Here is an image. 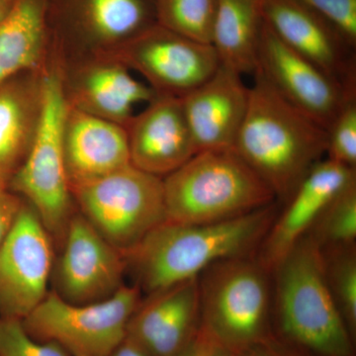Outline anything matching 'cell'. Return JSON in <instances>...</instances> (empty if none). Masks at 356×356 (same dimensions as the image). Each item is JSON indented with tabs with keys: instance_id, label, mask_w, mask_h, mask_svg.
Masks as SVG:
<instances>
[{
	"instance_id": "6da1fadb",
	"label": "cell",
	"mask_w": 356,
	"mask_h": 356,
	"mask_svg": "<svg viewBox=\"0 0 356 356\" xmlns=\"http://www.w3.org/2000/svg\"><path fill=\"white\" fill-rule=\"evenodd\" d=\"M280 208L276 201L245 216L214 224L166 221L124 254L127 268L147 295L193 280L214 262L255 254Z\"/></svg>"
},
{
	"instance_id": "7a4b0ae2",
	"label": "cell",
	"mask_w": 356,
	"mask_h": 356,
	"mask_svg": "<svg viewBox=\"0 0 356 356\" xmlns=\"http://www.w3.org/2000/svg\"><path fill=\"white\" fill-rule=\"evenodd\" d=\"M327 145V130L255 72L233 149L273 189L281 205L322 161Z\"/></svg>"
},
{
	"instance_id": "3957f363",
	"label": "cell",
	"mask_w": 356,
	"mask_h": 356,
	"mask_svg": "<svg viewBox=\"0 0 356 356\" xmlns=\"http://www.w3.org/2000/svg\"><path fill=\"white\" fill-rule=\"evenodd\" d=\"M274 336L318 356H355L334 303L321 248L306 234L271 271Z\"/></svg>"
},
{
	"instance_id": "277c9868",
	"label": "cell",
	"mask_w": 356,
	"mask_h": 356,
	"mask_svg": "<svg viewBox=\"0 0 356 356\" xmlns=\"http://www.w3.org/2000/svg\"><path fill=\"white\" fill-rule=\"evenodd\" d=\"M163 181L168 221L178 224L228 221L277 201L234 149L197 153Z\"/></svg>"
},
{
	"instance_id": "5b68a950",
	"label": "cell",
	"mask_w": 356,
	"mask_h": 356,
	"mask_svg": "<svg viewBox=\"0 0 356 356\" xmlns=\"http://www.w3.org/2000/svg\"><path fill=\"white\" fill-rule=\"evenodd\" d=\"M197 280L200 324L232 355L273 336L271 273L255 254L214 262Z\"/></svg>"
},
{
	"instance_id": "8992f818",
	"label": "cell",
	"mask_w": 356,
	"mask_h": 356,
	"mask_svg": "<svg viewBox=\"0 0 356 356\" xmlns=\"http://www.w3.org/2000/svg\"><path fill=\"white\" fill-rule=\"evenodd\" d=\"M70 105L57 72L40 84L38 121L31 146L8 188L24 196L49 232L64 240L70 215V188L65 159V126Z\"/></svg>"
},
{
	"instance_id": "52a82bcc",
	"label": "cell",
	"mask_w": 356,
	"mask_h": 356,
	"mask_svg": "<svg viewBox=\"0 0 356 356\" xmlns=\"http://www.w3.org/2000/svg\"><path fill=\"white\" fill-rule=\"evenodd\" d=\"M83 216L122 254L168 221L163 178L129 165L72 189Z\"/></svg>"
},
{
	"instance_id": "ba28073f",
	"label": "cell",
	"mask_w": 356,
	"mask_h": 356,
	"mask_svg": "<svg viewBox=\"0 0 356 356\" xmlns=\"http://www.w3.org/2000/svg\"><path fill=\"white\" fill-rule=\"evenodd\" d=\"M140 295L137 285H123L108 299L76 305L48 293L22 323L30 336L60 344L72 356H108L127 337Z\"/></svg>"
},
{
	"instance_id": "9c48e42d",
	"label": "cell",
	"mask_w": 356,
	"mask_h": 356,
	"mask_svg": "<svg viewBox=\"0 0 356 356\" xmlns=\"http://www.w3.org/2000/svg\"><path fill=\"white\" fill-rule=\"evenodd\" d=\"M117 62L140 72L156 95L182 98L219 69L214 47L149 26L121 44Z\"/></svg>"
},
{
	"instance_id": "30bf717a",
	"label": "cell",
	"mask_w": 356,
	"mask_h": 356,
	"mask_svg": "<svg viewBox=\"0 0 356 356\" xmlns=\"http://www.w3.org/2000/svg\"><path fill=\"white\" fill-rule=\"evenodd\" d=\"M51 236L32 207L23 205L0 245V318L23 321L48 294Z\"/></svg>"
},
{
	"instance_id": "8fae6325",
	"label": "cell",
	"mask_w": 356,
	"mask_h": 356,
	"mask_svg": "<svg viewBox=\"0 0 356 356\" xmlns=\"http://www.w3.org/2000/svg\"><path fill=\"white\" fill-rule=\"evenodd\" d=\"M257 72L290 104L325 130L346 102L356 96V89L346 88L283 43L266 22Z\"/></svg>"
},
{
	"instance_id": "7c38bea8",
	"label": "cell",
	"mask_w": 356,
	"mask_h": 356,
	"mask_svg": "<svg viewBox=\"0 0 356 356\" xmlns=\"http://www.w3.org/2000/svg\"><path fill=\"white\" fill-rule=\"evenodd\" d=\"M57 271L58 291L76 305L108 299L123 286L127 264L124 254L83 216H72L64 236Z\"/></svg>"
},
{
	"instance_id": "4fadbf2b",
	"label": "cell",
	"mask_w": 356,
	"mask_h": 356,
	"mask_svg": "<svg viewBox=\"0 0 356 356\" xmlns=\"http://www.w3.org/2000/svg\"><path fill=\"white\" fill-rule=\"evenodd\" d=\"M266 24L290 49L356 89V44L324 16L295 0H267Z\"/></svg>"
},
{
	"instance_id": "5bb4252c",
	"label": "cell",
	"mask_w": 356,
	"mask_h": 356,
	"mask_svg": "<svg viewBox=\"0 0 356 356\" xmlns=\"http://www.w3.org/2000/svg\"><path fill=\"white\" fill-rule=\"evenodd\" d=\"M356 181V168L331 159L314 165L291 198L278 213L255 257L269 273L280 264L300 238L310 231L321 213L339 192Z\"/></svg>"
},
{
	"instance_id": "9a60e30c",
	"label": "cell",
	"mask_w": 356,
	"mask_h": 356,
	"mask_svg": "<svg viewBox=\"0 0 356 356\" xmlns=\"http://www.w3.org/2000/svg\"><path fill=\"white\" fill-rule=\"evenodd\" d=\"M131 165L166 177L197 154L181 98L156 95L126 126Z\"/></svg>"
},
{
	"instance_id": "2e32d148",
	"label": "cell",
	"mask_w": 356,
	"mask_h": 356,
	"mask_svg": "<svg viewBox=\"0 0 356 356\" xmlns=\"http://www.w3.org/2000/svg\"><path fill=\"white\" fill-rule=\"evenodd\" d=\"M242 77L221 65L205 83L181 98L197 153L234 149L250 96Z\"/></svg>"
},
{
	"instance_id": "e0dca14e",
	"label": "cell",
	"mask_w": 356,
	"mask_h": 356,
	"mask_svg": "<svg viewBox=\"0 0 356 356\" xmlns=\"http://www.w3.org/2000/svg\"><path fill=\"white\" fill-rule=\"evenodd\" d=\"M200 327L197 277L147 295L129 322L127 337L154 356H177Z\"/></svg>"
},
{
	"instance_id": "ac0fdd59",
	"label": "cell",
	"mask_w": 356,
	"mask_h": 356,
	"mask_svg": "<svg viewBox=\"0 0 356 356\" xmlns=\"http://www.w3.org/2000/svg\"><path fill=\"white\" fill-rule=\"evenodd\" d=\"M64 144L72 189L131 165L126 127L79 107L70 106Z\"/></svg>"
},
{
	"instance_id": "d6986e66",
	"label": "cell",
	"mask_w": 356,
	"mask_h": 356,
	"mask_svg": "<svg viewBox=\"0 0 356 356\" xmlns=\"http://www.w3.org/2000/svg\"><path fill=\"white\" fill-rule=\"evenodd\" d=\"M267 0H216L212 46L222 67L254 76Z\"/></svg>"
},
{
	"instance_id": "ffe728a7",
	"label": "cell",
	"mask_w": 356,
	"mask_h": 356,
	"mask_svg": "<svg viewBox=\"0 0 356 356\" xmlns=\"http://www.w3.org/2000/svg\"><path fill=\"white\" fill-rule=\"evenodd\" d=\"M40 86L14 77L0 86V187L8 185L31 146L38 121Z\"/></svg>"
},
{
	"instance_id": "44dd1931",
	"label": "cell",
	"mask_w": 356,
	"mask_h": 356,
	"mask_svg": "<svg viewBox=\"0 0 356 356\" xmlns=\"http://www.w3.org/2000/svg\"><path fill=\"white\" fill-rule=\"evenodd\" d=\"M79 96V108L126 127L132 120L135 107L151 102L156 93L135 79L125 65L116 62L91 67L81 81Z\"/></svg>"
},
{
	"instance_id": "7402d4cb",
	"label": "cell",
	"mask_w": 356,
	"mask_h": 356,
	"mask_svg": "<svg viewBox=\"0 0 356 356\" xmlns=\"http://www.w3.org/2000/svg\"><path fill=\"white\" fill-rule=\"evenodd\" d=\"M44 16L42 0H13L0 22V86L38 63L44 41Z\"/></svg>"
},
{
	"instance_id": "603a6c76",
	"label": "cell",
	"mask_w": 356,
	"mask_h": 356,
	"mask_svg": "<svg viewBox=\"0 0 356 356\" xmlns=\"http://www.w3.org/2000/svg\"><path fill=\"white\" fill-rule=\"evenodd\" d=\"M320 248L327 287L355 341L356 243Z\"/></svg>"
},
{
	"instance_id": "cb8c5ba5",
	"label": "cell",
	"mask_w": 356,
	"mask_h": 356,
	"mask_svg": "<svg viewBox=\"0 0 356 356\" xmlns=\"http://www.w3.org/2000/svg\"><path fill=\"white\" fill-rule=\"evenodd\" d=\"M88 13L96 34L107 41L124 43L149 26L144 0H88Z\"/></svg>"
},
{
	"instance_id": "d4e9b609",
	"label": "cell",
	"mask_w": 356,
	"mask_h": 356,
	"mask_svg": "<svg viewBox=\"0 0 356 356\" xmlns=\"http://www.w3.org/2000/svg\"><path fill=\"white\" fill-rule=\"evenodd\" d=\"M158 24L180 36L212 44L216 0H154Z\"/></svg>"
},
{
	"instance_id": "484cf974",
	"label": "cell",
	"mask_w": 356,
	"mask_h": 356,
	"mask_svg": "<svg viewBox=\"0 0 356 356\" xmlns=\"http://www.w3.org/2000/svg\"><path fill=\"white\" fill-rule=\"evenodd\" d=\"M307 234L320 248L356 243V181L327 204Z\"/></svg>"
},
{
	"instance_id": "4316f807",
	"label": "cell",
	"mask_w": 356,
	"mask_h": 356,
	"mask_svg": "<svg viewBox=\"0 0 356 356\" xmlns=\"http://www.w3.org/2000/svg\"><path fill=\"white\" fill-rule=\"evenodd\" d=\"M327 159L356 168V96L343 105L327 130Z\"/></svg>"
},
{
	"instance_id": "83f0119b",
	"label": "cell",
	"mask_w": 356,
	"mask_h": 356,
	"mask_svg": "<svg viewBox=\"0 0 356 356\" xmlns=\"http://www.w3.org/2000/svg\"><path fill=\"white\" fill-rule=\"evenodd\" d=\"M0 356H72L60 344L34 339L22 321L0 318Z\"/></svg>"
},
{
	"instance_id": "f1b7e54d",
	"label": "cell",
	"mask_w": 356,
	"mask_h": 356,
	"mask_svg": "<svg viewBox=\"0 0 356 356\" xmlns=\"http://www.w3.org/2000/svg\"><path fill=\"white\" fill-rule=\"evenodd\" d=\"M324 16L356 44V0H295Z\"/></svg>"
},
{
	"instance_id": "f546056e",
	"label": "cell",
	"mask_w": 356,
	"mask_h": 356,
	"mask_svg": "<svg viewBox=\"0 0 356 356\" xmlns=\"http://www.w3.org/2000/svg\"><path fill=\"white\" fill-rule=\"evenodd\" d=\"M234 356H318L310 351L300 348L285 341H281L273 334L266 341L242 351V353L233 355Z\"/></svg>"
},
{
	"instance_id": "4dcf8cb0",
	"label": "cell",
	"mask_w": 356,
	"mask_h": 356,
	"mask_svg": "<svg viewBox=\"0 0 356 356\" xmlns=\"http://www.w3.org/2000/svg\"><path fill=\"white\" fill-rule=\"evenodd\" d=\"M22 206L19 199L8 189L0 187V245L13 229Z\"/></svg>"
},
{
	"instance_id": "1f68e13d",
	"label": "cell",
	"mask_w": 356,
	"mask_h": 356,
	"mask_svg": "<svg viewBox=\"0 0 356 356\" xmlns=\"http://www.w3.org/2000/svg\"><path fill=\"white\" fill-rule=\"evenodd\" d=\"M214 341V339L200 324L198 331L192 337L191 341L177 356H208Z\"/></svg>"
},
{
	"instance_id": "d6a6232c",
	"label": "cell",
	"mask_w": 356,
	"mask_h": 356,
	"mask_svg": "<svg viewBox=\"0 0 356 356\" xmlns=\"http://www.w3.org/2000/svg\"><path fill=\"white\" fill-rule=\"evenodd\" d=\"M108 356H154L134 339L126 337L125 339Z\"/></svg>"
},
{
	"instance_id": "836d02e7",
	"label": "cell",
	"mask_w": 356,
	"mask_h": 356,
	"mask_svg": "<svg viewBox=\"0 0 356 356\" xmlns=\"http://www.w3.org/2000/svg\"><path fill=\"white\" fill-rule=\"evenodd\" d=\"M208 356H234L229 353V350H227L226 348H222V346H220L219 343H217L216 341H214V344H213L212 348H211L209 355Z\"/></svg>"
},
{
	"instance_id": "e575fe53",
	"label": "cell",
	"mask_w": 356,
	"mask_h": 356,
	"mask_svg": "<svg viewBox=\"0 0 356 356\" xmlns=\"http://www.w3.org/2000/svg\"><path fill=\"white\" fill-rule=\"evenodd\" d=\"M9 7L10 6H6V3L0 1V22H1L2 19L4 18V16H6L7 11H8Z\"/></svg>"
},
{
	"instance_id": "d590c367",
	"label": "cell",
	"mask_w": 356,
	"mask_h": 356,
	"mask_svg": "<svg viewBox=\"0 0 356 356\" xmlns=\"http://www.w3.org/2000/svg\"><path fill=\"white\" fill-rule=\"evenodd\" d=\"M0 1L3 2V3H6V6H10L11 3H13V0H0Z\"/></svg>"
}]
</instances>
